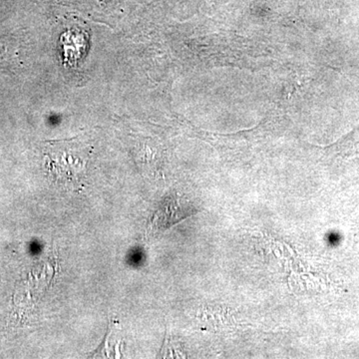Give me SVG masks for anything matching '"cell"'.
<instances>
[{"label":"cell","instance_id":"6da1fadb","mask_svg":"<svg viewBox=\"0 0 359 359\" xmlns=\"http://www.w3.org/2000/svg\"><path fill=\"white\" fill-rule=\"evenodd\" d=\"M46 168L54 183L78 190L87 176L90 156L80 142L55 141L45 149Z\"/></svg>","mask_w":359,"mask_h":359},{"label":"cell","instance_id":"7a4b0ae2","mask_svg":"<svg viewBox=\"0 0 359 359\" xmlns=\"http://www.w3.org/2000/svg\"><path fill=\"white\" fill-rule=\"evenodd\" d=\"M197 212V208L192 203L180 197L177 194L167 196L158 205L157 209L155 210L151 218L150 224H149L150 235H159Z\"/></svg>","mask_w":359,"mask_h":359}]
</instances>
